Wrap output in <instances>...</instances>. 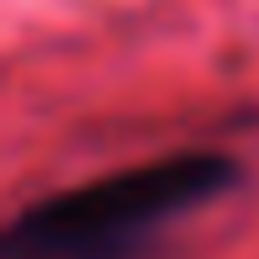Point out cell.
<instances>
[{
  "instance_id": "obj_1",
  "label": "cell",
  "mask_w": 259,
  "mask_h": 259,
  "mask_svg": "<svg viewBox=\"0 0 259 259\" xmlns=\"http://www.w3.org/2000/svg\"><path fill=\"white\" fill-rule=\"evenodd\" d=\"M233 185L238 164L211 148L111 169L16 211L0 233V259H138L169 222L228 196Z\"/></svg>"
}]
</instances>
